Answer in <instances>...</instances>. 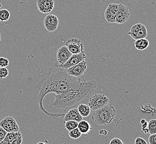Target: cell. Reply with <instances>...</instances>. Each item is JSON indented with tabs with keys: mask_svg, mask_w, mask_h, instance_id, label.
Segmentation results:
<instances>
[{
	"mask_svg": "<svg viewBox=\"0 0 156 144\" xmlns=\"http://www.w3.org/2000/svg\"><path fill=\"white\" fill-rule=\"evenodd\" d=\"M83 80H85L83 76L75 77L69 75L66 69L55 63L50 67L48 72L41 74L40 81L38 82L36 86V89L39 91L37 101L40 109L51 119H56L58 117L63 118L65 115L63 114L50 113L44 108V98L49 93H55L56 95L64 93Z\"/></svg>",
	"mask_w": 156,
	"mask_h": 144,
	"instance_id": "obj_1",
	"label": "cell"
},
{
	"mask_svg": "<svg viewBox=\"0 0 156 144\" xmlns=\"http://www.w3.org/2000/svg\"><path fill=\"white\" fill-rule=\"evenodd\" d=\"M97 87V81L95 80L88 81L83 80L64 93L55 94V98L52 104L56 109L67 110L74 108L81 100L90 95Z\"/></svg>",
	"mask_w": 156,
	"mask_h": 144,
	"instance_id": "obj_2",
	"label": "cell"
},
{
	"mask_svg": "<svg viewBox=\"0 0 156 144\" xmlns=\"http://www.w3.org/2000/svg\"><path fill=\"white\" fill-rule=\"evenodd\" d=\"M115 115V107L108 103L102 108L94 111L91 118L97 125H106L111 123Z\"/></svg>",
	"mask_w": 156,
	"mask_h": 144,
	"instance_id": "obj_3",
	"label": "cell"
},
{
	"mask_svg": "<svg viewBox=\"0 0 156 144\" xmlns=\"http://www.w3.org/2000/svg\"><path fill=\"white\" fill-rule=\"evenodd\" d=\"M108 98L105 94L98 93L90 97L88 100V106L90 110L94 111L105 107L109 103Z\"/></svg>",
	"mask_w": 156,
	"mask_h": 144,
	"instance_id": "obj_4",
	"label": "cell"
},
{
	"mask_svg": "<svg viewBox=\"0 0 156 144\" xmlns=\"http://www.w3.org/2000/svg\"><path fill=\"white\" fill-rule=\"evenodd\" d=\"M128 34L135 40L145 38L147 36V28L143 24L138 23L132 26Z\"/></svg>",
	"mask_w": 156,
	"mask_h": 144,
	"instance_id": "obj_5",
	"label": "cell"
},
{
	"mask_svg": "<svg viewBox=\"0 0 156 144\" xmlns=\"http://www.w3.org/2000/svg\"><path fill=\"white\" fill-rule=\"evenodd\" d=\"M0 126L5 129L7 132H20V127L13 117L7 116L0 121Z\"/></svg>",
	"mask_w": 156,
	"mask_h": 144,
	"instance_id": "obj_6",
	"label": "cell"
},
{
	"mask_svg": "<svg viewBox=\"0 0 156 144\" xmlns=\"http://www.w3.org/2000/svg\"><path fill=\"white\" fill-rule=\"evenodd\" d=\"M65 46L72 54L80 53L84 50L83 44L80 39L76 38L69 39L66 42Z\"/></svg>",
	"mask_w": 156,
	"mask_h": 144,
	"instance_id": "obj_7",
	"label": "cell"
},
{
	"mask_svg": "<svg viewBox=\"0 0 156 144\" xmlns=\"http://www.w3.org/2000/svg\"><path fill=\"white\" fill-rule=\"evenodd\" d=\"M130 17V12L128 7L122 3L119 4L118 11L115 17V23L123 24L127 22Z\"/></svg>",
	"mask_w": 156,
	"mask_h": 144,
	"instance_id": "obj_8",
	"label": "cell"
},
{
	"mask_svg": "<svg viewBox=\"0 0 156 144\" xmlns=\"http://www.w3.org/2000/svg\"><path fill=\"white\" fill-rule=\"evenodd\" d=\"M87 63L84 60L77 64L66 69V72L69 75L75 77H80L83 76L87 69Z\"/></svg>",
	"mask_w": 156,
	"mask_h": 144,
	"instance_id": "obj_9",
	"label": "cell"
},
{
	"mask_svg": "<svg viewBox=\"0 0 156 144\" xmlns=\"http://www.w3.org/2000/svg\"><path fill=\"white\" fill-rule=\"evenodd\" d=\"M44 27L48 32H53L57 29L59 24L58 19L53 14L47 15L44 19Z\"/></svg>",
	"mask_w": 156,
	"mask_h": 144,
	"instance_id": "obj_10",
	"label": "cell"
},
{
	"mask_svg": "<svg viewBox=\"0 0 156 144\" xmlns=\"http://www.w3.org/2000/svg\"><path fill=\"white\" fill-rule=\"evenodd\" d=\"M86 58V56L84 53V52H82L80 53L72 54V56L70 57V58L66 63L63 64L62 66H58H58L62 67L63 69H67L72 66H75L80 63L82 61L84 60Z\"/></svg>",
	"mask_w": 156,
	"mask_h": 144,
	"instance_id": "obj_11",
	"label": "cell"
},
{
	"mask_svg": "<svg viewBox=\"0 0 156 144\" xmlns=\"http://www.w3.org/2000/svg\"><path fill=\"white\" fill-rule=\"evenodd\" d=\"M72 54L66 46H63L62 47H59L57 52V64L58 66H62L66 63L70 57L72 56Z\"/></svg>",
	"mask_w": 156,
	"mask_h": 144,
	"instance_id": "obj_12",
	"label": "cell"
},
{
	"mask_svg": "<svg viewBox=\"0 0 156 144\" xmlns=\"http://www.w3.org/2000/svg\"><path fill=\"white\" fill-rule=\"evenodd\" d=\"M119 4L111 3L107 7L105 12V17L107 22L109 23H115V17L118 11Z\"/></svg>",
	"mask_w": 156,
	"mask_h": 144,
	"instance_id": "obj_13",
	"label": "cell"
},
{
	"mask_svg": "<svg viewBox=\"0 0 156 144\" xmlns=\"http://www.w3.org/2000/svg\"><path fill=\"white\" fill-rule=\"evenodd\" d=\"M55 6L53 0H37V7L38 11L42 13L51 12Z\"/></svg>",
	"mask_w": 156,
	"mask_h": 144,
	"instance_id": "obj_14",
	"label": "cell"
},
{
	"mask_svg": "<svg viewBox=\"0 0 156 144\" xmlns=\"http://www.w3.org/2000/svg\"><path fill=\"white\" fill-rule=\"evenodd\" d=\"M63 118L64 123L69 120H74L79 122L83 120V117L78 112L77 108H76L69 110V111L64 115Z\"/></svg>",
	"mask_w": 156,
	"mask_h": 144,
	"instance_id": "obj_15",
	"label": "cell"
},
{
	"mask_svg": "<svg viewBox=\"0 0 156 144\" xmlns=\"http://www.w3.org/2000/svg\"><path fill=\"white\" fill-rule=\"evenodd\" d=\"M77 128L81 132L82 134H88L90 130H92V127L90 126V124L86 120H82L81 122H78Z\"/></svg>",
	"mask_w": 156,
	"mask_h": 144,
	"instance_id": "obj_16",
	"label": "cell"
},
{
	"mask_svg": "<svg viewBox=\"0 0 156 144\" xmlns=\"http://www.w3.org/2000/svg\"><path fill=\"white\" fill-rule=\"evenodd\" d=\"M149 45H150L149 41H148L147 39H146V38L136 40L134 42L135 47L136 48V49H137L138 50H145L148 47Z\"/></svg>",
	"mask_w": 156,
	"mask_h": 144,
	"instance_id": "obj_17",
	"label": "cell"
},
{
	"mask_svg": "<svg viewBox=\"0 0 156 144\" xmlns=\"http://www.w3.org/2000/svg\"><path fill=\"white\" fill-rule=\"evenodd\" d=\"M77 109L78 112L83 118L88 116L90 114L91 110L88 105L84 104H81L78 105Z\"/></svg>",
	"mask_w": 156,
	"mask_h": 144,
	"instance_id": "obj_18",
	"label": "cell"
},
{
	"mask_svg": "<svg viewBox=\"0 0 156 144\" xmlns=\"http://www.w3.org/2000/svg\"><path fill=\"white\" fill-rule=\"evenodd\" d=\"M21 134L20 132H7L5 138H4L3 141L1 142H9V141H12L14 139L18 136L19 135H21Z\"/></svg>",
	"mask_w": 156,
	"mask_h": 144,
	"instance_id": "obj_19",
	"label": "cell"
},
{
	"mask_svg": "<svg viewBox=\"0 0 156 144\" xmlns=\"http://www.w3.org/2000/svg\"><path fill=\"white\" fill-rule=\"evenodd\" d=\"M10 17V12L7 9H0V21L5 22L8 21Z\"/></svg>",
	"mask_w": 156,
	"mask_h": 144,
	"instance_id": "obj_20",
	"label": "cell"
},
{
	"mask_svg": "<svg viewBox=\"0 0 156 144\" xmlns=\"http://www.w3.org/2000/svg\"><path fill=\"white\" fill-rule=\"evenodd\" d=\"M141 110L144 113H152L153 114L156 113V109L151 104H144L140 106Z\"/></svg>",
	"mask_w": 156,
	"mask_h": 144,
	"instance_id": "obj_21",
	"label": "cell"
},
{
	"mask_svg": "<svg viewBox=\"0 0 156 144\" xmlns=\"http://www.w3.org/2000/svg\"><path fill=\"white\" fill-rule=\"evenodd\" d=\"M65 128L69 132L74 129L77 128L78 126V122L74 120H69L64 123Z\"/></svg>",
	"mask_w": 156,
	"mask_h": 144,
	"instance_id": "obj_22",
	"label": "cell"
},
{
	"mask_svg": "<svg viewBox=\"0 0 156 144\" xmlns=\"http://www.w3.org/2000/svg\"><path fill=\"white\" fill-rule=\"evenodd\" d=\"M148 128L150 134H156V119H152L148 122Z\"/></svg>",
	"mask_w": 156,
	"mask_h": 144,
	"instance_id": "obj_23",
	"label": "cell"
},
{
	"mask_svg": "<svg viewBox=\"0 0 156 144\" xmlns=\"http://www.w3.org/2000/svg\"><path fill=\"white\" fill-rule=\"evenodd\" d=\"M69 132V136L73 139H77L81 136L82 133L80 132L77 128L74 129Z\"/></svg>",
	"mask_w": 156,
	"mask_h": 144,
	"instance_id": "obj_24",
	"label": "cell"
},
{
	"mask_svg": "<svg viewBox=\"0 0 156 144\" xmlns=\"http://www.w3.org/2000/svg\"><path fill=\"white\" fill-rule=\"evenodd\" d=\"M22 134L19 135L15 139H14L12 141H9V142H1L0 144H22Z\"/></svg>",
	"mask_w": 156,
	"mask_h": 144,
	"instance_id": "obj_25",
	"label": "cell"
},
{
	"mask_svg": "<svg viewBox=\"0 0 156 144\" xmlns=\"http://www.w3.org/2000/svg\"><path fill=\"white\" fill-rule=\"evenodd\" d=\"M9 71L6 67H0V79L6 78L9 75Z\"/></svg>",
	"mask_w": 156,
	"mask_h": 144,
	"instance_id": "obj_26",
	"label": "cell"
},
{
	"mask_svg": "<svg viewBox=\"0 0 156 144\" xmlns=\"http://www.w3.org/2000/svg\"><path fill=\"white\" fill-rule=\"evenodd\" d=\"M9 65V60L3 57H0V67H7Z\"/></svg>",
	"mask_w": 156,
	"mask_h": 144,
	"instance_id": "obj_27",
	"label": "cell"
},
{
	"mask_svg": "<svg viewBox=\"0 0 156 144\" xmlns=\"http://www.w3.org/2000/svg\"><path fill=\"white\" fill-rule=\"evenodd\" d=\"M7 133V132L6 131L5 129H3L1 126H0V142L3 141L4 138H5L6 135Z\"/></svg>",
	"mask_w": 156,
	"mask_h": 144,
	"instance_id": "obj_28",
	"label": "cell"
},
{
	"mask_svg": "<svg viewBox=\"0 0 156 144\" xmlns=\"http://www.w3.org/2000/svg\"><path fill=\"white\" fill-rule=\"evenodd\" d=\"M148 142L150 144H156V134H151L148 138Z\"/></svg>",
	"mask_w": 156,
	"mask_h": 144,
	"instance_id": "obj_29",
	"label": "cell"
},
{
	"mask_svg": "<svg viewBox=\"0 0 156 144\" xmlns=\"http://www.w3.org/2000/svg\"><path fill=\"white\" fill-rule=\"evenodd\" d=\"M134 144H147V142L143 138L137 137L135 140Z\"/></svg>",
	"mask_w": 156,
	"mask_h": 144,
	"instance_id": "obj_30",
	"label": "cell"
},
{
	"mask_svg": "<svg viewBox=\"0 0 156 144\" xmlns=\"http://www.w3.org/2000/svg\"><path fill=\"white\" fill-rule=\"evenodd\" d=\"M141 125H142V131L145 134L148 133L149 131H148V122L147 121L144 124H141Z\"/></svg>",
	"mask_w": 156,
	"mask_h": 144,
	"instance_id": "obj_31",
	"label": "cell"
},
{
	"mask_svg": "<svg viewBox=\"0 0 156 144\" xmlns=\"http://www.w3.org/2000/svg\"><path fill=\"white\" fill-rule=\"evenodd\" d=\"M109 144H123V142L121 139H119V138H114L112 140H111Z\"/></svg>",
	"mask_w": 156,
	"mask_h": 144,
	"instance_id": "obj_32",
	"label": "cell"
},
{
	"mask_svg": "<svg viewBox=\"0 0 156 144\" xmlns=\"http://www.w3.org/2000/svg\"><path fill=\"white\" fill-rule=\"evenodd\" d=\"M99 134L100 135H107V131L105 129H102L99 131Z\"/></svg>",
	"mask_w": 156,
	"mask_h": 144,
	"instance_id": "obj_33",
	"label": "cell"
},
{
	"mask_svg": "<svg viewBox=\"0 0 156 144\" xmlns=\"http://www.w3.org/2000/svg\"><path fill=\"white\" fill-rule=\"evenodd\" d=\"M146 122V120H145V119H141V120H140V124H144V122Z\"/></svg>",
	"mask_w": 156,
	"mask_h": 144,
	"instance_id": "obj_34",
	"label": "cell"
},
{
	"mask_svg": "<svg viewBox=\"0 0 156 144\" xmlns=\"http://www.w3.org/2000/svg\"><path fill=\"white\" fill-rule=\"evenodd\" d=\"M37 144H46L45 142H38Z\"/></svg>",
	"mask_w": 156,
	"mask_h": 144,
	"instance_id": "obj_35",
	"label": "cell"
},
{
	"mask_svg": "<svg viewBox=\"0 0 156 144\" xmlns=\"http://www.w3.org/2000/svg\"><path fill=\"white\" fill-rule=\"evenodd\" d=\"M1 33H0V42H1Z\"/></svg>",
	"mask_w": 156,
	"mask_h": 144,
	"instance_id": "obj_36",
	"label": "cell"
},
{
	"mask_svg": "<svg viewBox=\"0 0 156 144\" xmlns=\"http://www.w3.org/2000/svg\"><path fill=\"white\" fill-rule=\"evenodd\" d=\"M1 7H2V4L0 3V9H1Z\"/></svg>",
	"mask_w": 156,
	"mask_h": 144,
	"instance_id": "obj_37",
	"label": "cell"
},
{
	"mask_svg": "<svg viewBox=\"0 0 156 144\" xmlns=\"http://www.w3.org/2000/svg\"><path fill=\"white\" fill-rule=\"evenodd\" d=\"M0 22H1V21H0Z\"/></svg>",
	"mask_w": 156,
	"mask_h": 144,
	"instance_id": "obj_38",
	"label": "cell"
}]
</instances>
